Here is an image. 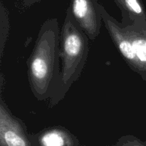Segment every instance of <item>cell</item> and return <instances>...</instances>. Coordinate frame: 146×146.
Masks as SVG:
<instances>
[{
  "label": "cell",
  "mask_w": 146,
  "mask_h": 146,
  "mask_svg": "<svg viewBox=\"0 0 146 146\" xmlns=\"http://www.w3.org/2000/svg\"><path fill=\"white\" fill-rule=\"evenodd\" d=\"M60 33L57 19L44 21L27 60L29 84L38 101L49 99L59 78Z\"/></svg>",
  "instance_id": "cell-1"
},
{
  "label": "cell",
  "mask_w": 146,
  "mask_h": 146,
  "mask_svg": "<svg viewBox=\"0 0 146 146\" xmlns=\"http://www.w3.org/2000/svg\"><path fill=\"white\" fill-rule=\"evenodd\" d=\"M89 38L66 10L60 33V75L48 101L54 107L65 98L71 86L79 78L89 51Z\"/></svg>",
  "instance_id": "cell-2"
},
{
  "label": "cell",
  "mask_w": 146,
  "mask_h": 146,
  "mask_svg": "<svg viewBox=\"0 0 146 146\" xmlns=\"http://www.w3.org/2000/svg\"><path fill=\"white\" fill-rule=\"evenodd\" d=\"M103 22L125 64L146 82V19L123 25L101 4Z\"/></svg>",
  "instance_id": "cell-3"
},
{
  "label": "cell",
  "mask_w": 146,
  "mask_h": 146,
  "mask_svg": "<svg viewBox=\"0 0 146 146\" xmlns=\"http://www.w3.org/2000/svg\"><path fill=\"white\" fill-rule=\"evenodd\" d=\"M101 4L98 0H71L67 11L89 40L98 36L103 21Z\"/></svg>",
  "instance_id": "cell-4"
},
{
  "label": "cell",
  "mask_w": 146,
  "mask_h": 146,
  "mask_svg": "<svg viewBox=\"0 0 146 146\" xmlns=\"http://www.w3.org/2000/svg\"><path fill=\"white\" fill-rule=\"evenodd\" d=\"M121 11L123 25L129 24L138 19H146V11L142 0H113Z\"/></svg>",
  "instance_id": "cell-5"
},
{
  "label": "cell",
  "mask_w": 146,
  "mask_h": 146,
  "mask_svg": "<svg viewBox=\"0 0 146 146\" xmlns=\"http://www.w3.org/2000/svg\"><path fill=\"white\" fill-rule=\"evenodd\" d=\"M67 138L66 132L56 127L44 132L39 139L44 146H64Z\"/></svg>",
  "instance_id": "cell-6"
},
{
  "label": "cell",
  "mask_w": 146,
  "mask_h": 146,
  "mask_svg": "<svg viewBox=\"0 0 146 146\" xmlns=\"http://www.w3.org/2000/svg\"><path fill=\"white\" fill-rule=\"evenodd\" d=\"M10 29L9 12L2 1H0V60L2 59L4 48Z\"/></svg>",
  "instance_id": "cell-7"
},
{
  "label": "cell",
  "mask_w": 146,
  "mask_h": 146,
  "mask_svg": "<svg viewBox=\"0 0 146 146\" xmlns=\"http://www.w3.org/2000/svg\"><path fill=\"white\" fill-rule=\"evenodd\" d=\"M41 1V0H23V5L24 7L28 8V7H31L36 3L40 2Z\"/></svg>",
  "instance_id": "cell-8"
}]
</instances>
